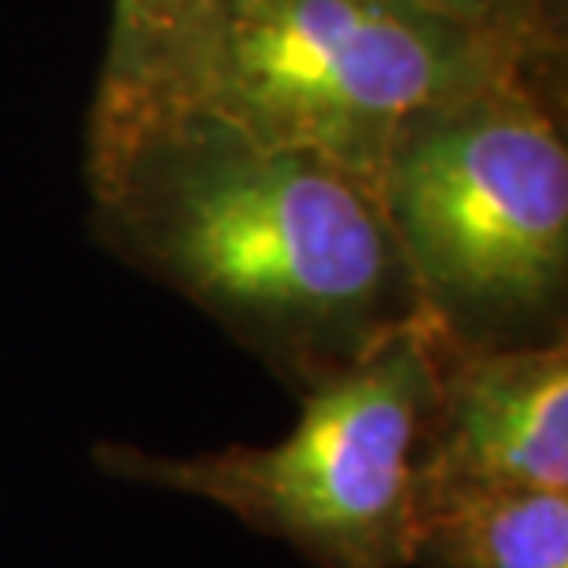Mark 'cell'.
<instances>
[{
    "label": "cell",
    "mask_w": 568,
    "mask_h": 568,
    "mask_svg": "<svg viewBox=\"0 0 568 568\" xmlns=\"http://www.w3.org/2000/svg\"><path fill=\"white\" fill-rule=\"evenodd\" d=\"M439 362L443 336L414 317L300 392L281 443L185 458L100 443L93 458L119 480L207 498L314 568H410Z\"/></svg>",
    "instance_id": "obj_4"
},
{
    "label": "cell",
    "mask_w": 568,
    "mask_h": 568,
    "mask_svg": "<svg viewBox=\"0 0 568 568\" xmlns=\"http://www.w3.org/2000/svg\"><path fill=\"white\" fill-rule=\"evenodd\" d=\"M536 67L395 0H203L174 104L233 119L373 185L406 119Z\"/></svg>",
    "instance_id": "obj_3"
},
{
    "label": "cell",
    "mask_w": 568,
    "mask_h": 568,
    "mask_svg": "<svg viewBox=\"0 0 568 568\" xmlns=\"http://www.w3.org/2000/svg\"><path fill=\"white\" fill-rule=\"evenodd\" d=\"M203 0H115L89 133L122 126L174 100Z\"/></svg>",
    "instance_id": "obj_7"
},
{
    "label": "cell",
    "mask_w": 568,
    "mask_h": 568,
    "mask_svg": "<svg viewBox=\"0 0 568 568\" xmlns=\"http://www.w3.org/2000/svg\"><path fill=\"white\" fill-rule=\"evenodd\" d=\"M104 244L306 392L422 317L377 189L196 104L89 133Z\"/></svg>",
    "instance_id": "obj_1"
},
{
    "label": "cell",
    "mask_w": 568,
    "mask_h": 568,
    "mask_svg": "<svg viewBox=\"0 0 568 568\" xmlns=\"http://www.w3.org/2000/svg\"><path fill=\"white\" fill-rule=\"evenodd\" d=\"M417 568H568V491H458L425 498Z\"/></svg>",
    "instance_id": "obj_6"
},
{
    "label": "cell",
    "mask_w": 568,
    "mask_h": 568,
    "mask_svg": "<svg viewBox=\"0 0 568 568\" xmlns=\"http://www.w3.org/2000/svg\"><path fill=\"white\" fill-rule=\"evenodd\" d=\"M520 487L568 491L565 336L487 351H462L443 339L422 503L436 495Z\"/></svg>",
    "instance_id": "obj_5"
},
{
    "label": "cell",
    "mask_w": 568,
    "mask_h": 568,
    "mask_svg": "<svg viewBox=\"0 0 568 568\" xmlns=\"http://www.w3.org/2000/svg\"><path fill=\"white\" fill-rule=\"evenodd\" d=\"M417 311L450 347L565 336L568 148L536 78L406 119L373 178Z\"/></svg>",
    "instance_id": "obj_2"
},
{
    "label": "cell",
    "mask_w": 568,
    "mask_h": 568,
    "mask_svg": "<svg viewBox=\"0 0 568 568\" xmlns=\"http://www.w3.org/2000/svg\"><path fill=\"white\" fill-rule=\"evenodd\" d=\"M395 4H410L428 16L458 22L480 38L506 44L531 67L561 52L565 22L554 16L550 0H395Z\"/></svg>",
    "instance_id": "obj_8"
}]
</instances>
